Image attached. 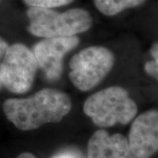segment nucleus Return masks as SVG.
Masks as SVG:
<instances>
[{
  "mask_svg": "<svg viewBox=\"0 0 158 158\" xmlns=\"http://www.w3.org/2000/svg\"><path fill=\"white\" fill-rule=\"evenodd\" d=\"M3 109L19 129L34 130L47 123H56L71 109L69 97L53 89H43L27 98H10Z\"/></svg>",
  "mask_w": 158,
  "mask_h": 158,
  "instance_id": "f257e3e1",
  "label": "nucleus"
},
{
  "mask_svg": "<svg viewBox=\"0 0 158 158\" xmlns=\"http://www.w3.org/2000/svg\"><path fill=\"white\" fill-rule=\"evenodd\" d=\"M54 158H80L79 156L72 152H63L56 156Z\"/></svg>",
  "mask_w": 158,
  "mask_h": 158,
  "instance_id": "ddd939ff",
  "label": "nucleus"
},
{
  "mask_svg": "<svg viewBox=\"0 0 158 158\" xmlns=\"http://www.w3.org/2000/svg\"><path fill=\"white\" fill-rule=\"evenodd\" d=\"M127 141L135 157H152L158 151V111L139 115L131 126Z\"/></svg>",
  "mask_w": 158,
  "mask_h": 158,
  "instance_id": "0eeeda50",
  "label": "nucleus"
},
{
  "mask_svg": "<svg viewBox=\"0 0 158 158\" xmlns=\"http://www.w3.org/2000/svg\"><path fill=\"white\" fill-rule=\"evenodd\" d=\"M8 48V45L6 42L5 40H3L2 38H0V71H1V66H2V62H3V59L5 57L6 52ZM1 81H0V87H1Z\"/></svg>",
  "mask_w": 158,
  "mask_h": 158,
  "instance_id": "f8f14e48",
  "label": "nucleus"
},
{
  "mask_svg": "<svg viewBox=\"0 0 158 158\" xmlns=\"http://www.w3.org/2000/svg\"><path fill=\"white\" fill-rule=\"evenodd\" d=\"M77 36L47 38L38 42L33 49L34 58L46 77L55 81L61 77L65 55L78 45Z\"/></svg>",
  "mask_w": 158,
  "mask_h": 158,
  "instance_id": "423d86ee",
  "label": "nucleus"
},
{
  "mask_svg": "<svg viewBox=\"0 0 158 158\" xmlns=\"http://www.w3.org/2000/svg\"><path fill=\"white\" fill-rule=\"evenodd\" d=\"M27 17L29 32L45 39L75 36L89 30L92 25L90 13L79 8L60 13L51 9L30 7Z\"/></svg>",
  "mask_w": 158,
  "mask_h": 158,
  "instance_id": "f03ea898",
  "label": "nucleus"
},
{
  "mask_svg": "<svg viewBox=\"0 0 158 158\" xmlns=\"http://www.w3.org/2000/svg\"><path fill=\"white\" fill-rule=\"evenodd\" d=\"M144 0H94L97 9L105 15L113 16L125 9L135 7Z\"/></svg>",
  "mask_w": 158,
  "mask_h": 158,
  "instance_id": "1a4fd4ad",
  "label": "nucleus"
},
{
  "mask_svg": "<svg viewBox=\"0 0 158 158\" xmlns=\"http://www.w3.org/2000/svg\"><path fill=\"white\" fill-rule=\"evenodd\" d=\"M150 54L153 60L148 61L145 64L144 69L147 74L158 81V43H156L152 46L150 49Z\"/></svg>",
  "mask_w": 158,
  "mask_h": 158,
  "instance_id": "9b49d317",
  "label": "nucleus"
},
{
  "mask_svg": "<svg viewBox=\"0 0 158 158\" xmlns=\"http://www.w3.org/2000/svg\"><path fill=\"white\" fill-rule=\"evenodd\" d=\"M17 158H36L33 154L31 153H22L20 154Z\"/></svg>",
  "mask_w": 158,
  "mask_h": 158,
  "instance_id": "4468645a",
  "label": "nucleus"
},
{
  "mask_svg": "<svg viewBox=\"0 0 158 158\" xmlns=\"http://www.w3.org/2000/svg\"><path fill=\"white\" fill-rule=\"evenodd\" d=\"M73 0H24V2L30 7L51 9L58 6H66Z\"/></svg>",
  "mask_w": 158,
  "mask_h": 158,
  "instance_id": "9d476101",
  "label": "nucleus"
},
{
  "mask_svg": "<svg viewBox=\"0 0 158 158\" xmlns=\"http://www.w3.org/2000/svg\"><path fill=\"white\" fill-rule=\"evenodd\" d=\"M114 64V56L104 47H90L75 55L69 62V77L76 88L91 90L106 77Z\"/></svg>",
  "mask_w": 158,
  "mask_h": 158,
  "instance_id": "20e7f679",
  "label": "nucleus"
},
{
  "mask_svg": "<svg viewBox=\"0 0 158 158\" xmlns=\"http://www.w3.org/2000/svg\"><path fill=\"white\" fill-rule=\"evenodd\" d=\"M87 158H135L122 135H110L105 130H98L90 137L87 147Z\"/></svg>",
  "mask_w": 158,
  "mask_h": 158,
  "instance_id": "6e6552de",
  "label": "nucleus"
},
{
  "mask_svg": "<svg viewBox=\"0 0 158 158\" xmlns=\"http://www.w3.org/2000/svg\"><path fill=\"white\" fill-rule=\"evenodd\" d=\"M37 69L33 51L27 46L20 43L8 46L1 66V84L13 93L27 92L33 85Z\"/></svg>",
  "mask_w": 158,
  "mask_h": 158,
  "instance_id": "39448f33",
  "label": "nucleus"
},
{
  "mask_svg": "<svg viewBox=\"0 0 158 158\" xmlns=\"http://www.w3.org/2000/svg\"><path fill=\"white\" fill-rule=\"evenodd\" d=\"M84 112L97 126L110 127L129 123L135 117L137 106L125 89L113 86L91 95L85 101Z\"/></svg>",
  "mask_w": 158,
  "mask_h": 158,
  "instance_id": "7ed1b4c3",
  "label": "nucleus"
}]
</instances>
